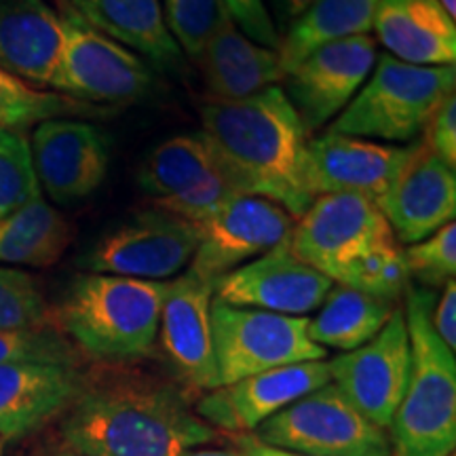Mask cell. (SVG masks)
<instances>
[{
    "mask_svg": "<svg viewBox=\"0 0 456 456\" xmlns=\"http://www.w3.org/2000/svg\"><path fill=\"white\" fill-rule=\"evenodd\" d=\"M201 134L243 195L269 199L292 218L315 201L306 184L309 134L279 85L248 100L208 102Z\"/></svg>",
    "mask_w": 456,
    "mask_h": 456,
    "instance_id": "1",
    "label": "cell"
},
{
    "mask_svg": "<svg viewBox=\"0 0 456 456\" xmlns=\"http://www.w3.org/2000/svg\"><path fill=\"white\" fill-rule=\"evenodd\" d=\"M216 433L180 389L134 376L85 387L61 423L64 446L87 456H184Z\"/></svg>",
    "mask_w": 456,
    "mask_h": 456,
    "instance_id": "2",
    "label": "cell"
},
{
    "mask_svg": "<svg viewBox=\"0 0 456 456\" xmlns=\"http://www.w3.org/2000/svg\"><path fill=\"white\" fill-rule=\"evenodd\" d=\"M410 376L389 437L393 456H448L456 446V357L431 326L436 294L406 288Z\"/></svg>",
    "mask_w": 456,
    "mask_h": 456,
    "instance_id": "3",
    "label": "cell"
},
{
    "mask_svg": "<svg viewBox=\"0 0 456 456\" xmlns=\"http://www.w3.org/2000/svg\"><path fill=\"white\" fill-rule=\"evenodd\" d=\"M167 281L102 273L72 279L57 311L61 334L91 357L131 362L152 353Z\"/></svg>",
    "mask_w": 456,
    "mask_h": 456,
    "instance_id": "4",
    "label": "cell"
},
{
    "mask_svg": "<svg viewBox=\"0 0 456 456\" xmlns=\"http://www.w3.org/2000/svg\"><path fill=\"white\" fill-rule=\"evenodd\" d=\"M454 87L456 66H412L385 53L376 60L368 81L328 131L408 144L423 135L433 112L454 94Z\"/></svg>",
    "mask_w": 456,
    "mask_h": 456,
    "instance_id": "5",
    "label": "cell"
},
{
    "mask_svg": "<svg viewBox=\"0 0 456 456\" xmlns=\"http://www.w3.org/2000/svg\"><path fill=\"white\" fill-rule=\"evenodd\" d=\"M61 45L51 77L55 94L94 106L144 102L157 91L155 68L70 13H61Z\"/></svg>",
    "mask_w": 456,
    "mask_h": 456,
    "instance_id": "6",
    "label": "cell"
},
{
    "mask_svg": "<svg viewBox=\"0 0 456 456\" xmlns=\"http://www.w3.org/2000/svg\"><path fill=\"white\" fill-rule=\"evenodd\" d=\"M252 436L306 456H393L389 431L359 412L334 383L296 399Z\"/></svg>",
    "mask_w": 456,
    "mask_h": 456,
    "instance_id": "7",
    "label": "cell"
},
{
    "mask_svg": "<svg viewBox=\"0 0 456 456\" xmlns=\"http://www.w3.org/2000/svg\"><path fill=\"white\" fill-rule=\"evenodd\" d=\"M212 336L218 380L231 385L248 376L294 363L319 362L328 351L309 336V317L212 302Z\"/></svg>",
    "mask_w": 456,
    "mask_h": 456,
    "instance_id": "8",
    "label": "cell"
},
{
    "mask_svg": "<svg viewBox=\"0 0 456 456\" xmlns=\"http://www.w3.org/2000/svg\"><path fill=\"white\" fill-rule=\"evenodd\" d=\"M199 228L161 208L129 216L108 231L81 258L89 273L165 281L191 266Z\"/></svg>",
    "mask_w": 456,
    "mask_h": 456,
    "instance_id": "9",
    "label": "cell"
},
{
    "mask_svg": "<svg viewBox=\"0 0 456 456\" xmlns=\"http://www.w3.org/2000/svg\"><path fill=\"white\" fill-rule=\"evenodd\" d=\"M397 243L380 208L362 195H322L300 216L288 239L296 258L336 281L372 249Z\"/></svg>",
    "mask_w": 456,
    "mask_h": 456,
    "instance_id": "10",
    "label": "cell"
},
{
    "mask_svg": "<svg viewBox=\"0 0 456 456\" xmlns=\"http://www.w3.org/2000/svg\"><path fill=\"white\" fill-rule=\"evenodd\" d=\"M330 379L374 425L389 431L410 376V338L402 309L355 351L330 359Z\"/></svg>",
    "mask_w": 456,
    "mask_h": 456,
    "instance_id": "11",
    "label": "cell"
},
{
    "mask_svg": "<svg viewBox=\"0 0 456 456\" xmlns=\"http://www.w3.org/2000/svg\"><path fill=\"white\" fill-rule=\"evenodd\" d=\"M379 51L370 34L330 43L283 77L285 95L306 134L322 129L349 106L374 70Z\"/></svg>",
    "mask_w": 456,
    "mask_h": 456,
    "instance_id": "12",
    "label": "cell"
},
{
    "mask_svg": "<svg viewBox=\"0 0 456 456\" xmlns=\"http://www.w3.org/2000/svg\"><path fill=\"white\" fill-rule=\"evenodd\" d=\"M197 228L201 239L188 269L218 281L237 266L288 241L294 218L269 199L237 195Z\"/></svg>",
    "mask_w": 456,
    "mask_h": 456,
    "instance_id": "13",
    "label": "cell"
},
{
    "mask_svg": "<svg viewBox=\"0 0 456 456\" xmlns=\"http://www.w3.org/2000/svg\"><path fill=\"white\" fill-rule=\"evenodd\" d=\"M216 281L192 269L167 281L159 322L165 357L188 389L212 391L220 387L212 336V302Z\"/></svg>",
    "mask_w": 456,
    "mask_h": 456,
    "instance_id": "14",
    "label": "cell"
},
{
    "mask_svg": "<svg viewBox=\"0 0 456 456\" xmlns=\"http://www.w3.org/2000/svg\"><path fill=\"white\" fill-rule=\"evenodd\" d=\"M334 281L296 258L288 241L216 281L214 298L231 306L306 317L326 300Z\"/></svg>",
    "mask_w": 456,
    "mask_h": 456,
    "instance_id": "15",
    "label": "cell"
},
{
    "mask_svg": "<svg viewBox=\"0 0 456 456\" xmlns=\"http://www.w3.org/2000/svg\"><path fill=\"white\" fill-rule=\"evenodd\" d=\"M414 148L416 144L387 146L326 131L309 140L306 184L313 197L349 192L379 205L408 165Z\"/></svg>",
    "mask_w": 456,
    "mask_h": 456,
    "instance_id": "16",
    "label": "cell"
},
{
    "mask_svg": "<svg viewBox=\"0 0 456 456\" xmlns=\"http://www.w3.org/2000/svg\"><path fill=\"white\" fill-rule=\"evenodd\" d=\"M30 152L38 184L61 205L94 195L110 165L106 134L81 118H49L38 123L30 140Z\"/></svg>",
    "mask_w": 456,
    "mask_h": 456,
    "instance_id": "17",
    "label": "cell"
},
{
    "mask_svg": "<svg viewBox=\"0 0 456 456\" xmlns=\"http://www.w3.org/2000/svg\"><path fill=\"white\" fill-rule=\"evenodd\" d=\"M332 383L326 359L294 363L216 387L199 399L195 412L216 431L248 436L296 399Z\"/></svg>",
    "mask_w": 456,
    "mask_h": 456,
    "instance_id": "18",
    "label": "cell"
},
{
    "mask_svg": "<svg viewBox=\"0 0 456 456\" xmlns=\"http://www.w3.org/2000/svg\"><path fill=\"white\" fill-rule=\"evenodd\" d=\"M379 208L395 232V239L408 245L423 241L437 228L454 222V167L437 159L425 142L419 140L408 165Z\"/></svg>",
    "mask_w": 456,
    "mask_h": 456,
    "instance_id": "19",
    "label": "cell"
},
{
    "mask_svg": "<svg viewBox=\"0 0 456 456\" xmlns=\"http://www.w3.org/2000/svg\"><path fill=\"white\" fill-rule=\"evenodd\" d=\"M85 389L78 368L0 366V440H20L64 414Z\"/></svg>",
    "mask_w": 456,
    "mask_h": 456,
    "instance_id": "20",
    "label": "cell"
},
{
    "mask_svg": "<svg viewBox=\"0 0 456 456\" xmlns=\"http://www.w3.org/2000/svg\"><path fill=\"white\" fill-rule=\"evenodd\" d=\"M70 13L112 41L146 60L155 70L180 72L184 53L167 32L161 0H55Z\"/></svg>",
    "mask_w": 456,
    "mask_h": 456,
    "instance_id": "21",
    "label": "cell"
},
{
    "mask_svg": "<svg viewBox=\"0 0 456 456\" xmlns=\"http://www.w3.org/2000/svg\"><path fill=\"white\" fill-rule=\"evenodd\" d=\"M372 30L391 57L412 66H456V24L440 0H380Z\"/></svg>",
    "mask_w": 456,
    "mask_h": 456,
    "instance_id": "22",
    "label": "cell"
},
{
    "mask_svg": "<svg viewBox=\"0 0 456 456\" xmlns=\"http://www.w3.org/2000/svg\"><path fill=\"white\" fill-rule=\"evenodd\" d=\"M203 83L216 102L248 100L283 81L277 49L254 43L228 21L205 45L195 61Z\"/></svg>",
    "mask_w": 456,
    "mask_h": 456,
    "instance_id": "23",
    "label": "cell"
},
{
    "mask_svg": "<svg viewBox=\"0 0 456 456\" xmlns=\"http://www.w3.org/2000/svg\"><path fill=\"white\" fill-rule=\"evenodd\" d=\"M60 45V13L47 0H0V66L11 74L51 87Z\"/></svg>",
    "mask_w": 456,
    "mask_h": 456,
    "instance_id": "24",
    "label": "cell"
},
{
    "mask_svg": "<svg viewBox=\"0 0 456 456\" xmlns=\"http://www.w3.org/2000/svg\"><path fill=\"white\" fill-rule=\"evenodd\" d=\"M380 0H313L279 41L283 74L330 43L370 34Z\"/></svg>",
    "mask_w": 456,
    "mask_h": 456,
    "instance_id": "25",
    "label": "cell"
},
{
    "mask_svg": "<svg viewBox=\"0 0 456 456\" xmlns=\"http://www.w3.org/2000/svg\"><path fill=\"white\" fill-rule=\"evenodd\" d=\"M393 311V302L334 283L317 315L309 319V336L326 351H355L387 326Z\"/></svg>",
    "mask_w": 456,
    "mask_h": 456,
    "instance_id": "26",
    "label": "cell"
},
{
    "mask_svg": "<svg viewBox=\"0 0 456 456\" xmlns=\"http://www.w3.org/2000/svg\"><path fill=\"white\" fill-rule=\"evenodd\" d=\"M72 241V226L43 195L0 220V262L51 266Z\"/></svg>",
    "mask_w": 456,
    "mask_h": 456,
    "instance_id": "27",
    "label": "cell"
},
{
    "mask_svg": "<svg viewBox=\"0 0 456 456\" xmlns=\"http://www.w3.org/2000/svg\"><path fill=\"white\" fill-rule=\"evenodd\" d=\"M216 174L224 171L220 169L212 146L199 131V134L175 135L159 144L140 165L138 186L157 203L182 195L188 188L201 184Z\"/></svg>",
    "mask_w": 456,
    "mask_h": 456,
    "instance_id": "28",
    "label": "cell"
},
{
    "mask_svg": "<svg viewBox=\"0 0 456 456\" xmlns=\"http://www.w3.org/2000/svg\"><path fill=\"white\" fill-rule=\"evenodd\" d=\"M108 108L34 87L0 66V129L24 131L49 118L106 117Z\"/></svg>",
    "mask_w": 456,
    "mask_h": 456,
    "instance_id": "29",
    "label": "cell"
},
{
    "mask_svg": "<svg viewBox=\"0 0 456 456\" xmlns=\"http://www.w3.org/2000/svg\"><path fill=\"white\" fill-rule=\"evenodd\" d=\"M163 20L180 51L197 61L205 45L232 21L224 0H163Z\"/></svg>",
    "mask_w": 456,
    "mask_h": 456,
    "instance_id": "30",
    "label": "cell"
},
{
    "mask_svg": "<svg viewBox=\"0 0 456 456\" xmlns=\"http://www.w3.org/2000/svg\"><path fill=\"white\" fill-rule=\"evenodd\" d=\"M334 283L346 285V288L357 289V292L370 294L374 298L395 305V300L406 292L410 285L403 249L397 243L372 249V252L351 262Z\"/></svg>",
    "mask_w": 456,
    "mask_h": 456,
    "instance_id": "31",
    "label": "cell"
},
{
    "mask_svg": "<svg viewBox=\"0 0 456 456\" xmlns=\"http://www.w3.org/2000/svg\"><path fill=\"white\" fill-rule=\"evenodd\" d=\"M41 197L24 131L0 129V220Z\"/></svg>",
    "mask_w": 456,
    "mask_h": 456,
    "instance_id": "32",
    "label": "cell"
},
{
    "mask_svg": "<svg viewBox=\"0 0 456 456\" xmlns=\"http://www.w3.org/2000/svg\"><path fill=\"white\" fill-rule=\"evenodd\" d=\"M49 363L78 368V351L60 330H0V366Z\"/></svg>",
    "mask_w": 456,
    "mask_h": 456,
    "instance_id": "33",
    "label": "cell"
},
{
    "mask_svg": "<svg viewBox=\"0 0 456 456\" xmlns=\"http://www.w3.org/2000/svg\"><path fill=\"white\" fill-rule=\"evenodd\" d=\"M45 294L30 273L0 266V330L49 328Z\"/></svg>",
    "mask_w": 456,
    "mask_h": 456,
    "instance_id": "34",
    "label": "cell"
},
{
    "mask_svg": "<svg viewBox=\"0 0 456 456\" xmlns=\"http://www.w3.org/2000/svg\"><path fill=\"white\" fill-rule=\"evenodd\" d=\"M408 275L420 288H444L456 273V224L448 222L423 241L403 249Z\"/></svg>",
    "mask_w": 456,
    "mask_h": 456,
    "instance_id": "35",
    "label": "cell"
},
{
    "mask_svg": "<svg viewBox=\"0 0 456 456\" xmlns=\"http://www.w3.org/2000/svg\"><path fill=\"white\" fill-rule=\"evenodd\" d=\"M237 195H243V192H239L235 184L224 174H216L212 178L201 182V184L188 188L182 195L163 199V201H157L155 205L165 209V212L180 216V218L188 220L191 224L199 226L205 220L212 218L216 212H220Z\"/></svg>",
    "mask_w": 456,
    "mask_h": 456,
    "instance_id": "36",
    "label": "cell"
},
{
    "mask_svg": "<svg viewBox=\"0 0 456 456\" xmlns=\"http://www.w3.org/2000/svg\"><path fill=\"white\" fill-rule=\"evenodd\" d=\"M425 146L442 159L444 163L456 169V95L450 94L446 100L437 106L425 127Z\"/></svg>",
    "mask_w": 456,
    "mask_h": 456,
    "instance_id": "37",
    "label": "cell"
},
{
    "mask_svg": "<svg viewBox=\"0 0 456 456\" xmlns=\"http://www.w3.org/2000/svg\"><path fill=\"white\" fill-rule=\"evenodd\" d=\"M224 3L235 26L241 28L245 37L262 47H279V34L262 0H224Z\"/></svg>",
    "mask_w": 456,
    "mask_h": 456,
    "instance_id": "38",
    "label": "cell"
},
{
    "mask_svg": "<svg viewBox=\"0 0 456 456\" xmlns=\"http://www.w3.org/2000/svg\"><path fill=\"white\" fill-rule=\"evenodd\" d=\"M431 326L436 330L437 338L456 351V283L454 279L442 288L440 300L431 309Z\"/></svg>",
    "mask_w": 456,
    "mask_h": 456,
    "instance_id": "39",
    "label": "cell"
},
{
    "mask_svg": "<svg viewBox=\"0 0 456 456\" xmlns=\"http://www.w3.org/2000/svg\"><path fill=\"white\" fill-rule=\"evenodd\" d=\"M262 3H265L266 11H269L273 26H275L279 34V41H281L288 28L305 13V9L309 7L313 0H262Z\"/></svg>",
    "mask_w": 456,
    "mask_h": 456,
    "instance_id": "40",
    "label": "cell"
},
{
    "mask_svg": "<svg viewBox=\"0 0 456 456\" xmlns=\"http://www.w3.org/2000/svg\"><path fill=\"white\" fill-rule=\"evenodd\" d=\"M235 446L237 452L241 456H306L298 452H288V450L281 448L266 446V444H262L258 437H254L252 433H248V436H237Z\"/></svg>",
    "mask_w": 456,
    "mask_h": 456,
    "instance_id": "41",
    "label": "cell"
},
{
    "mask_svg": "<svg viewBox=\"0 0 456 456\" xmlns=\"http://www.w3.org/2000/svg\"><path fill=\"white\" fill-rule=\"evenodd\" d=\"M184 456H241L235 450H228V448H212V450H201V448H195L191 450V452H186Z\"/></svg>",
    "mask_w": 456,
    "mask_h": 456,
    "instance_id": "42",
    "label": "cell"
},
{
    "mask_svg": "<svg viewBox=\"0 0 456 456\" xmlns=\"http://www.w3.org/2000/svg\"><path fill=\"white\" fill-rule=\"evenodd\" d=\"M51 456H87V454H81V452H77V450H70L68 446H64V448L57 450V452L51 454Z\"/></svg>",
    "mask_w": 456,
    "mask_h": 456,
    "instance_id": "43",
    "label": "cell"
},
{
    "mask_svg": "<svg viewBox=\"0 0 456 456\" xmlns=\"http://www.w3.org/2000/svg\"><path fill=\"white\" fill-rule=\"evenodd\" d=\"M440 4L448 11V15L456 17V0H440Z\"/></svg>",
    "mask_w": 456,
    "mask_h": 456,
    "instance_id": "44",
    "label": "cell"
},
{
    "mask_svg": "<svg viewBox=\"0 0 456 456\" xmlns=\"http://www.w3.org/2000/svg\"><path fill=\"white\" fill-rule=\"evenodd\" d=\"M0 456H3V440H0Z\"/></svg>",
    "mask_w": 456,
    "mask_h": 456,
    "instance_id": "45",
    "label": "cell"
},
{
    "mask_svg": "<svg viewBox=\"0 0 456 456\" xmlns=\"http://www.w3.org/2000/svg\"><path fill=\"white\" fill-rule=\"evenodd\" d=\"M448 456H454V452H452V454H448Z\"/></svg>",
    "mask_w": 456,
    "mask_h": 456,
    "instance_id": "46",
    "label": "cell"
}]
</instances>
